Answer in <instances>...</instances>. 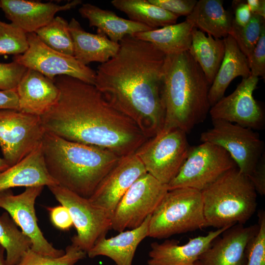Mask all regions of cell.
Instances as JSON below:
<instances>
[{"label": "cell", "instance_id": "obj_1", "mask_svg": "<svg viewBox=\"0 0 265 265\" xmlns=\"http://www.w3.org/2000/svg\"><path fill=\"white\" fill-rule=\"evenodd\" d=\"M113 57L98 66L94 86L114 109L131 119L147 138L163 128L165 54L150 43L127 35Z\"/></svg>", "mask_w": 265, "mask_h": 265}, {"label": "cell", "instance_id": "obj_2", "mask_svg": "<svg viewBox=\"0 0 265 265\" xmlns=\"http://www.w3.org/2000/svg\"><path fill=\"white\" fill-rule=\"evenodd\" d=\"M59 90L40 116L45 132L67 140L107 149L120 157L133 154L148 139L129 117L92 84L68 76L53 80Z\"/></svg>", "mask_w": 265, "mask_h": 265}, {"label": "cell", "instance_id": "obj_3", "mask_svg": "<svg viewBox=\"0 0 265 265\" xmlns=\"http://www.w3.org/2000/svg\"><path fill=\"white\" fill-rule=\"evenodd\" d=\"M209 83L189 52L165 55L162 96L165 110L162 130L186 133L203 122L210 109Z\"/></svg>", "mask_w": 265, "mask_h": 265}, {"label": "cell", "instance_id": "obj_4", "mask_svg": "<svg viewBox=\"0 0 265 265\" xmlns=\"http://www.w3.org/2000/svg\"><path fill=\"white\" fill-rule=\"evenodd\" d=\"M41 144L51 177L58 185L86 198L121 158L107 149L68 141L47 132Z\"/></svg>", "mask_w": 265, "mask_h": 265}, {"label": "cell", "instance_id": "obj_5", "mask_svg": "<svg viewBox=\"0 0 265 265\" xmlns=\"http://www.w3.org/2000/svg\"><path fill=\"white\" fill-rule=\"evenodd\" d=\"M201 194L207 227L218 229L244 225L257 208L256 190L238 167L226 172Z\"/></svg>", "mask_w": 265, "mask_h": 265}, {"label": "cell", "instance_id": "obj_6", "mask_svg": "<svg viewBox=\"0 0 265 265\" xmlns=\"http://www.w3.org/2000/svg\"><path fill=\"white\" fill-rule=\"evenodd\" d=\"M206 227L201 191L178 188L168 190L151 215L148 237L166 238Z\"/></svg>", "mask_w": 265, "mask_h": 265}, {"label": "cell", "instance_id": "obj_7", "mask_svg": "<svg viewBox=\"0 0 265 265\" xmlns=\"http://www.w3.org/2000/svg\"><path fill=\"white\" fill-rule=\"evenodd\" d=\"M186 134L179 129H162L134 153L147 172L163 184L175 177L187 157L190 147Z\"/></svg>", "mask_w": 265, "mask_h": 265}, {"label": "cell", "instance_id": "obj_8", "mask_svg": "<svg viewBox=\"0 0 265 265\" xmlns=\"http://www.w3.org/2000/svg\"><path fill=\"white\" fill-rule=\"evenodd\" d=\"M236 167L225 149L210 142H203L190 147L178 174L167 185L168 189L187 187L201 191Z\"/></svg>", "mask_w": 265, "mask_h": 265}, {"label": "cell", "instance_id": "obj_9", "mask_svg": "<svg viewBox=\"0 0 265 265\" xmlns=\"http://www.w3.org/2000/svg\"><path fill=\"white\" fill-rule=\"evenodd\" d=\"M56 200L69 210L77 234L72 244L87 252L101 238L111 229V216L104 209L91 203L88 198L59 185L48 186Z\"/></svg>", "mask_w": 265, "mask_h": 265}, {"label": "cell", "instance_id": "obj_10", "mask_svg": "<svg viewBox=\"0 0 265 265\" xmlns=\"http://www.w3.org/2000/svg\"><path fill=\"white\" fill-rule=\"evenodd\" d=\"M212 120V128L201 134L200 141L225 149L240 172L248 177L265 153L264 141L252 129L224 120Z\"/></svg>", "mask_w": 265, "mask_h": 265}, {"label": "cell", "instance_id": "obj_11", "mask_svg": "<svg viewBox=\"0 0 265 265\" xmlns=\"http://www.w3.org/2000/svg\"><path fill=\"white\" fill-rule=\"evenodd\" d=\"M45 132L40 116L15 109L0 110V147L9 166L37 148Z\"/></svg>", "mask_w": 265, "mask_h": 265}, {"label": "cell", "instance_id": "obj_12", "mask_svg": "<svg viewBox=\"0 0 265 265\" xmlns=\"http://www.w3.org/2000/svg\"><path fill=\"white\" fill-rule=\"evenodd\" d=\"M168 191L167 185L149 173L140 177L117 206L111 218V229L121 232L140 226L152 215Z\"/></svg>", "mask_w": 265, "mask_h": 265}, {"label": "cell", "instance_id": "obj_13", "mask_svg": "<svg viewBox=\"0 0 265 265\" xmlns=\"http://www.w3.org/2000/svg\"><path fill=\"white\" fill-rule=\"evenodd\" d=\"M28 48L23 54L13 56V61L37 71L53 80L58 76H68L94 85L96 71L74 56L49 47L35 33H27Z\"/></svg>", "mask_w": 265, "mask_h": 265}, {"label": "cell", "instance_id": "obj_14", "mask_svg": "<svg viewBox=\"0 0 265 265\" xmlns=\"http://www.w3.org/2000/svg\"><path fill=\"white\" fill-rule=\"evenodd\" d=\"M44 186L26 187L22 193L14 195L11 189L0 192V208L8 213L16 224L32 242L31 249L43 256L57 258L65 251L54 248L44 237L37 223L35 203Z\"/></svg>", "mask_w": 265, "mask_h": 265}, {"label": "cell", "instance_id": "obj_15", "mask_svg": "<svg viewBox=\"0 0 265 265\" xmlns=\"http://www.w3.org/2000/svg\"><path fill=\"white\" fill-rule=\"evenodd\" d=\"M259 78L252 75L242 78L233 93L211 106L209 113L212 119L235 123L253 130L263 129L264 112L253 96Z\"/></svg>", "mask_w": 265, "mask_h": 265}, {"label": "cell", "instance_id": "obj_16", "mask_svg": "<svg viewBox=\"0 0 265 265\" xmlns=\"http://www.w3.org/2000/svg\"><path fill=\"white\" fill-rule=\"evenodd\" d=\"M146 173L135 153L121 157L100 182L88 199L106 211L112 218L117 206L127 191Z\"/></svg>", "mask_w": 265, "mask_h": 265}, {"label": "cell", "instance_id": "obj_17", "mask_svg": "<svg viewBox=\"0 0 265 265\" xmlns=\"http://www.w3.org/2000/svg\"><path fill=\"white\" fill-rule=\"evenodd\" d=\"M258 230V224L233 225L224 231L198 260L204 265H246L248 245Z\"/></svg>", "mask_w": 265, "mask_h": 265}, {"label": "cell", "instance_id": "obj_18", "mask_svg": "<svg viewBox=\"0 0 265 265\" xmlns=\"http://www.w3.org/2000/svg\"><path fill=\"white\" fill-rule=\"evenodd\" d=\"M81 3L80 0H74L63 5L34 0H0V8L12 23L29 33H34L48 24L56 13L70 10Z\"/></svg>", "mask_w": 265, "mask_h": 265}, {"label": "cell", "instance_id": "obj_19", "mask_svg": "<svg viewBox=\"0 0 265 265\" xmlns=\"http://www.w3.org/2000/svg\"><path fill=\"white\" fill-rule=\"evenodd\" d=\"M232 227V226H231ZM231 227L212 231L205 236L190 238L183 245L175 240H165L151 244L147 265H186L198 260L212 242Z\"/></svg>", "mask_w": 265, "mask_h": 265}, {"label": "cell", "instance_id": "obj_20", "mask_svg": "<svg viewBox=\"0 0 265 265\" xmlns=\"http://www.w3.org/2000/svg\"><path fill=\"white\" fill-rule=\"evenodd\" d=\"M19 110L41 116L56 101L59 90L53 80L40 72L27 69L16 87Z\"/></svg>", "mask_w": 265, "mask_h": 265}, {"label": "cell", "instance_id": "obj_21", "mask_svg": "<svg viewBox=\"0 0 265 265\" xmlns=\"http://www.w3.org/2000/svg\"><path fill=\"white\" fill-rule=\"evenodd\" d=\"M54 185L58 184L47 169L42 144L19 162L0 172V192L16 187Z\"/></svg>", "mask_w": 265, "mask_h": 265}, {"label": "cell", "instance_id": "obj_22", "mask_svg": "<svg viewBox=\"0 0 265 265\" xmlns=\"http://www.w3.org/2000/svg\"><path fill=\"white\" fill-rule=\"evenodd\" d=\"M151 215L137 228L123 231L110 238L106 236L101 238L87 255L90 258L99 256L107 257L116 265H132L138 246L148 237Z\"/></svg>", "mask_w": 265, "mask_h": 265}, {"label": "cell", "instance_id": "obj_23", "mask_svg": "<svg viewBox=\"0 0 265 265\" xmlns=\"http://www.w3.org/2000/svg\"><path fill=\"white\" fill-rule=\"evenodd\" d=\"M69 27L74 45V56L82 64L92 62L101 63L107 61L117 53L120 45L111 41L105 34H96L84 30L79 22L72 18Z\"/></svg>", "mask_w": 265, "mask_h": 265}, {"label": "cell", "instance_id": "obj_24", "mask_svg": "<svg viewBox=\"0 0 265 265\" xmlns=\"http://www.w3.org/2000/svg\"><path fill=\"white\" fill-rule=\"evenodd\" d=\"M223 40L224 55L208 92L211 107L224 97L227 88L235 78L241 76L247 78L251 76L247 58L234 39L228 35Z\"/></svg>", "mask_w": 265, "mask_h": 265}, {"label": "cell", "instance_id": "obj_25", "mask_svg": "<svg viewBox=\"0 0 265 265\" xmlns=\"http://www.w3.org/2000/svg\"><path fill=\"white\" fill-rule=\"evenodd\" d=\"M79 12L88 21L90 26L96 27L97 31L115 43H119L127 35L153 30L144 25L119 17L112 11L88 3L82 4Z\"/></svg>", "mask_w": 265, "mask_h": 265}, {"label": "cell", "instance_id": "obj_26", "mask_svg": "<svg viewBox=\"0 0 265 265\" xmlns=\"http://www.w3.org/2000/svg\"><path fill=\"white\" fill-rule=\"evenodd\" d=\"M223 3L221 0L197 1L186 20L214 38H224L229 35L233 19Z\"/></svg>", "mask_w": 265, "mask_h": 265}, {"label": "cell", "instance_id": "obj_27", "mask_svg": "<svg viewBox=\"0 0 265 265\" xmlns=\"http://www.w3.org/2000/svg\"><path fill=\"white\" fill-rule=\"evenodd\" d=\"M193 27L186 20L160 28L138 32L133 36L150 43L165 55L178 54L188 51Z\"/></svg>", "mask_w": 265, "mask_h": 265}, {"label": "cell", "instance_id": "obj_28", "mask_svg": "<svg viewBox=\"0 0 265 265\" xmlns=\"http://www.w3.org/2000/svg\"><path fill=\"white\" fill-rule=\"evenodd\" d=\"M208 35L206 36L203 32L193 27L191 44L188 51L211 85L222 61L225 45L223 39L214 38Z\"/></svg>", "mask_w": 265, "mask_h": 265}, {"label": "cell", "instance_id": "obj_29", "mask_svg": "<svg viewBox=\"0 0 265 265\" xmlns=\"http://www.w3.org/2000/svg\"><path fill=\"white\" fill-rule=\"evenodd\" d=\"M111 4L129 20L153 29L176 24L178 16L151 3L148 0H113Z\"/></svg>", "mask_w": 265, "mask_h": 265}, {"label": "cell", "instance_id": "obj_30", "mask_svg": "<svg viewBox=\"0 0 265 265\" xmlns=\"http://www.w3.org/2000/svg\"><path fill=\"white\" fill-rule=\"evenodd\" d=\"M0 244L6 252L7 265H17L32 247L30 239L20 230L6 212L0 215Z\"/></svg>", "mask_w": 265, "mask_h": 265}, {"label": "cell", "instance_id": "obj_31", "mask_svg": "<svg viewBox=\"0 0 265 265\" xmlns=\"http://www.w3.org/2000/svg\"><path fill=\"white\" fill-rule=\"evenodd\" d=\"M34 33L49 47L63 54L74 56L73 42L69 23L62 17H55Z\"/></svg>", "mask_w": 265, "mask_h": 265}, {"label": "cell", "instance_id": "obj_32", "mask_svg": "<svg viewBox=\"0 0 265 265\" xmlns=\"http://www.w3.org/2000/svg\"><path fill=\"white\" fill-rule=\"evenodd\" d=\"M264 26L265 18L254 14H252L249 22L244 26L237 25L233 20L229 35L234 39L247 58L255 48Z\"/></svg>", "mask_w": 265, "mask_h": 265}, {"label": "cell", "instance_id": "obj_33", "mask_svg": "<svg viewBox=\"0 0 265 265\" xmlns=\"http://www.w3.org/2000/svg\"><path fill=\"white\" fill-rule=\"evenodd\" d=\"M28 47L26 33L12 23L0 21V56L22 54Z\"/></svg>", "mask_w": 265, "mask_h": 265}, {"label": "cell", "instance_id": "obj_34", "mask_svg": "<svg viewBox=\"0 0 265 265\" xmlns=\"http://www.w3.org/2000/svg\"><path fill=\"white\" fill-rule=\"evenodd\" d=\"M65 254L57 258L39 254L31 249L26 252L17 265H75L86 257L87 253L71 244L67 246Z\"/></svg>", "mask_w": 265, "mask_h": 265}, {"label": "cell", "instance_id": "obj_35", "mask_svg": "<svg viewBox=\"0 0 265 265\" xmlns=\"http://www.w3.org/2000/svg\"><path fill=\"white\" fill-rule=\"evenodd\" d=\"M259 230L249 243L246 265H265V213H258Z\"/></svg>", "mask_w": 265, "mask_h": 265}, {"label": "cell", "instance_id": "obj_36", "mask_svg": "<svg viewBox=\"0 0 265 265\" xmlns=\"http://www.w3.org/2000/svg\"><path fill=\"white\" fill-rule=\"evenodd\" d=\"M27 68L14 61L0 63V89H15Z\"/></svg>", "mask_w": 265, "mask_h": 265}, {"label": "cell", "instance_id": "obj_37", "mask_svg": "<svg viewBox=\"0 0 265 265\" xmlns=\"http://www.w3.org/2000/svg\"><path fill=\"white\" fill-rule=\"evenodd\" d=\"M247 60L251 75L265 78V26H263L259 40Z\"/></svg>", "mask_w": 265, "mask_h": 265}, {"label": "cell", "instance_id": "obj_38", "mask_svg": "<svg viewBox=\"0 0 265 265\" xmlns=\"http://www.w3.org/2000/svg\"><path fill=\"white\" fill-rule=\"evenodd\" d=\"M152 4L159 6L178 17L187 16L197 2L196 0H148Z\"/></svg>", "mask_w": 265, "mask_h": 265}, {"label": "cell", "instance_id": "obj_39", "mask_svg": "<svg viewBox=\"0 0 265 265\" xmlns=\"http://www.w3.org/2000/svg\"><path fill=\"white\" fill-rule=\"evenodd\" d=\"M46 209L49 212L51 222L57 229L66 231L73 226L72 217L65 206L60 204L55 207H47Z\"/></svg>", "mask_w": 265, "mask_h": 265}, {"label": "cell", "instance_id": "obj_40", "mask_svg": "<svg viewBox=\"0 0 265 265\" xmlns=\"http://www.w3.org/2000/svg\"><path fill=\"white\" fill-rule=\"evenodd\" d=\"M256 192L263 196L265 194V155H262L255 169L248 177Z\"/></svg>", "mask_w": 265, "mask_h": 265}, {"label": "cell", "instance_id": "obj_41", "mask_svg": "<svg viewBox=\"0 0 265 265\" xmlns=\"http://www.w3.org/2000/svg\"><path fill=\"white\" fill-rule=\"evenodd\" d=\"M233 6L235 9V22L240 26H244L249 21L252 13L246 2L240 0L234 1Z\"/></svg>", "mask_w": 265, "mask_h": 265}, {"label": "cell", "instance_id": "obj_42", "mask_svg": "<svg viewBox=\"0 0 265 265\" xmlns=\"http://www.w3.org/2000/svg\"><path fill=\"white\" fill-rule=\"evenodd\" d=\"M2 109L19 110V99L16 88L0 90V110Z\"/></svg>", "mask_w": 265, "mask_h": 265}, {"label": "cell", "instance_id": "obj_43", "mask_svg": "<svg viewBox=\"0 0 265 265\" xmlns=\"http://www.w3.org/2000/svg\"><path fill=\"white\" fill-rule=\"evenodd\" d=\"M246 3L252 14L265 18V0H247Z\"/></svg>", "mask_w": 265, "mask_h": 265}, {"label": "cell", "instance_id": "obj_44", "mask_svg": "<svg viewBox=\"0 0 265 265\" xmlns=\"http://www.w3.org/2000/svg\"><path fill=\"white\" fill-rule=\"evenodd\" d=\"M5 250L3 247L0 244V265H7L4 257Z\"/></svg>", "mask_w": 265, "mask_h": 265}, {"label": "cell", "instance_id": "obj_45", "mask_svg": "<svg viewBox=\"0 0 265 265\" xmlns=\"http://www.w3.org/2000/svg\"><path fill=\"white\" fill-rule=\"evenodd\" d=\"M9 167L7 162L3 158L0 157V172L5 170Z\"/></svg>", "mask_w": 265, "mask_h": 265}, {"label": "cell", "instance_id": "obj_46", "mask_svg": "<svg viewBox=\"0 0 265 265\" xmlns=\"http://www.w3.org/2000/svg\"><path fill=\"white\" fill-rule=\"evenodd\" d=\"M186 265H204L199 260Z\"/></svg>", "mask_w": 265, "mask_h": 265}]
</instances>
